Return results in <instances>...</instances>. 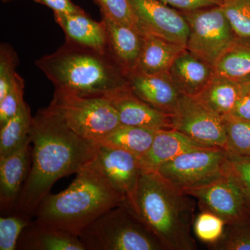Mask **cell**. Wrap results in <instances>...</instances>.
Masks as SVG:
<instances>
[{"mask_svg":"<svg viewBox=\"0 0 250 250\" xmlns=\"http://www.w3.org/2000/svg\"><path fill=\"white\" fill-rule=\"evenodd\" d=\"M29 137L31 169L12 213L33 220L59 179L77 174L94 160L97 144L74 132L50 105L33 117Z\"/></svg>","mask_w":250,"mask_h":250,"instance_id":"6da1fadb","label":"cell"},{"mask_svg":"<svg viewBox=\"0 0 250 250\" xmlns=\"http://www.w3.org/2000/svg\"><path fill=\"white\" fill-rule=\"evenodd\" d=\"M192 198L156 171H143L131 207L165 250H195Z\"/></svg>","mask_w":250,"mask_h":250,"instance_id":"7a4b0ae2","label":"cell"},{"mask_svg":"<svg viewBox=\"0 0 250 250\" xmlns=\"http://www.w3.org/2000/svg\"><path fill=\"white\" fill-rule=\"evenodd\" d=\"M55 90L84 98H111L129 88L127 77L109 54L65 41L36 62Z\"/></svg>","mask_w":250,"mask_h":250,"instance_id":"3957f363","label":"cell"},{"mask_svg":"<svg viewBox=\"0 0 250 250\" xmlns=\"http://www.w3.org/2000/svg\"><path fill=\"white\" fill-rule=\"evenodd\" d=\"M125 202V197L92 161L77 172L65 190L46 195L34 219L80 236L104 213Z\"/></svg>","mask_w":250,"mask_h":250,"instance_id":"277c9868","label":"cell"},{"mask_svg":"<svg viewBox=\"0 0 250 250\" xmlns=\"http://www.w3.org/2000/svg\"><path fill=\"white\" fill-rule=\"evenodd\" d=\"M79 237L85 250H165L127 202L104 213Z\"/></svg>","mask_w":250,"mask_h":250,"instance_id":"5b68a950","label":"cell"},{"mask_svg":"<svg viewBox=\"0 0 250 250\" xmlns=\"http://www.w3.org/2000/svg\"><path fill=\"white\" fill-rule=\"evenodd\" d=\"M49 105L74 132L94 142L121 125L108 98H84L55 90Z\"/></svg>","mask_w":250,"mask_h":250,"instance_id":"8992f818","label":"cell"},{"mask_svg":"<svg viewBox=\"0 0 250 250\" xmlns=\"http://www.w3.org/2000/svg\"><path fill=\"white\" fill-rule=\"evenodd\" d=\"M228 151L221 147L192 149L161 165L156 172L180 190L207 187L228 177Z\"/></svg>","mask_w":250,"mask_h":250,"instance_id":"52a82bcc","label":"cell"},{"mask_svg":"<svg viewBox=\"0 0 250 250\" xmlns=\"http://www.w3.org/2000/svg\"><path fill=\"white\" fill-rule=\"evenodd\" d=\"M181 12L190 29L187 49L215 67L237 37L223 8Z\"/></svg>","mask_w":250,"mask_h":250,"instance_id":"ba28073f","label":"cell"},{"mask_svg":"<svg viewBox=\"0 0 250 250\" xmlns=\"http://www.w3.org/2000/svg\"><path fill=\"white\" fill-rule=\"evenodd\" d=\"M171 120L174 129L195 142L225 149L226 133L223 118L206 107L195 97L181 94Z\"/></svg>","mask_w":250,"mask_h":250,"instance_id":"9c48e42d","label":"cell"},{"mask_svg":"<svg viewBox=\"0 0 250 250\" xmlns=\"http://www.w3.org/2000/svg\"><path fill=\"white\" fill-rule=\"evenodd\" d=\"M184 192L197 200L200 210L218 215L226 225L250 221V210L246 198L229 174L207 187Z\"/></svg>","mask_w":250,"mask_h":250,"instance_id":"30bf717a","label":"cell"},{"mask_svg":"<svg viewBox=\"0 0 250 250\" xmlns=\"http://www.w3.org/2000/svg\"><path fill=\"white\" fill-rule=\"evenodd\" d=\"M140 31L159 36L187 47L188 24L183 14L161 0H130Z\"/></svg>","mask_w":250,"mask_h":250,"instance_id":"8fae6325","label":"cell"},{"mask_svg":"<svg viewBox=\"0 0 250 250\" xmlns=\"http://www.w3.org/2000/svg\"><path fill=\"white\" fill-rule=\"evenodd\" d=\"M93 162L126 202L132 205L144 171L140 158L123 149L97 144Z\"/></svg>","mask_w":250,"mask_h":250,"instance_id":"7c38bea8","label":"cell"},{"mask_svg":"<svg viewBox=\"0 0 250 250\" xmlns=\"http://www.w3.org/2000/svg\"><path fill=\"white\" fill-rule=\"evenodd\" d=\"M30 137L9 155L0 159V210L1 215L14 211L31 166Z\"/></svg>","mask_w":250,"mask_h":250,"instance_id":"4fadbf2b","label":"cell"},{"mask_svg":"<svg viewBox=\"0 0 250 250\" xmlns=\"http://www.w3.org/2000/svg\"><path fill=\"white\" fill-rule=\"evenodd\" d=\"M127 79L130 90L136 97L171 116L181 93L168 72L153 75L133 72Z\"/></svg>","mask_w":250,"mask_h":250,"instance_id":"5bb4252c","label":"cell"},{"mask_svg":"<svg viewBox=\"0 0 250 250\" xmlns=\"http://www.w3.org/2000/svg\"><path fill=\"white\" fill-rule=\"evenodd\" d=\"M107 37L108 54L121 67L126 77L136 70L143 47V34L139 29L129 27L103 14Z\"/></svg>","mask_w":250,"mask_h":250,"instance_id":"9a60e30c","label":"cell"},{"mask_svg":"<svg viewBox=\"0 0 250 250\" xmlns=\"http://www.w3.org/2000/svg\"><path fill=\"white\" fill-rule=\"evenodd\" d=\"M108 100L116 110L121 125L154 130L173 129L170 116L145 103L130 88L118 92Z\"/></svg>","mask_w":250,"mask_h":250,"instance_id":"2e32d148","label":"cell"},{"mask_svg":"<svg viewBox=\"0 0 250 250\" xmlns=\"http://www.w3.org/2000/svg\"><path fill=\"white\" fill-rule=\"evenodd\" d=\"M179 91L195 97L215 75V67L187 48L179 54L168 70Z\"/></svg>","mask_w":250,"mask_h":250,"instance_id":"e0dca14e","label":"cell"},{"mask_svg":"<svg viewBox=\"0 0 250 250\" xmlns=\"http://www.w3.org/2000/svg\"><path fill=\"white\" fill-rule=\"evenodd\" d=\"M56 22L62 27L67 42L108 54L107 37L103 21L97 22L83 14L54 13Z\"/></svg>","mask_w":250,"mask_h":250,"instance_id":"ac0fdd59","label":"cell"},{"mask_svg":"<svg viewBox=\"0 0 250 250\" xmlns=\"http://www.w3.org/2000/svg\"><path fill=\"white\" fill-rule=\"evenodd\" d=\"M18 250H85L80 237L31 220L18 241Z\"/></svg>","mask_w":250,"mask_h":250,"instance_id":"d6986e66","label":"cell"},{"mask_svg":"<svg viewBox=\"0 0 250 250\" xmlns=\"http://www.w3.org/2000/svg\"><path fill=\"white\" fill-rule=\"evenodd\" d=\"M205 147H211L195 142L177 130L161 129L156 132L148 152L140 159L144 171H156L163 164L184 152Z\"/></svg>","mask_w":250,"mask_h":250,"instance_id":"ffe728a7","label":"cell"},{"mask_svg":"<svg viewBox=\"0 0 250 250\" xmlns=\"http://www.w3.org/2000/svg\"><path fill=\"white\" fill-rule=\"evenodd\" d=\"M143 47L134 72L153 75L168 72L174 61L187 47L159 36L141 31Z\"/></svg>","mask_w":250,"mask_h":250,"instance_id":"44dd1931","label":"cell"},{"mask_svg":"<svg viewBox=\"0 0 250 250\" xmlns=\"http://www.w3.org/2000/svg\"><path fill=\"white\" fill-rule=\"evenodd\" d=\"M242 93L239 82L215 74L195 98L206 107L224 118L229 114Z\"/></svg>","mask_w":250,"mask_h":250,"instance_id":"7402d4cb","label":"cell"},{"mask_svg":"<svg viewBox=\"0 0 250 250\" xmlns=\"http://www.w3.org/2000/svg\"><path fill=\"white\" fill-rule=\"evenodd\" d=\"M157 131L159 130L121 125L95 143L123 149L141 159L152 146Z\"/></svg>","mask_w":250,"mask_h":250,"instance_id":"603a6c76","label":"cell"},{"mask_svg":"<svg viewBox=\"0 0 250 250\" xmlns=\"http://www.w3.org/2000/svg\"><path fill=\"white\" fill-rule=\"evenodd\" d=\"M215 74L243 82L250 80V39L237 37L219 59Z\"/></svg>","mask_w":250,"mask_h":250,"instance_id":"cb8c5ba5","label":"cell"},{"mask_svg":"<svg viewBox=\"0 0 250 250\" xmlns=\"http://www.w3.org/2000/svg\"><path fill=\"white\" fill-rule=\"evenodd\" d=\"M33 117L25 101L19 111L0 126V159L9 155L29 139Z\"/></svg>","mask_w":250,"mask_h":250,"instance_id":"d4e9b609","label":"cell"},{"mask_svg":"<svg viewBox=\"0 0 250 250\" xmlns=\"http://www.w3.org/2000/svg\"><path fill=\"white\" fill-rule=\"evenodd\" d=\"M226 133L225 149L233 155L250 158V122L223 118Z\"/></svg>","mask_w":250,"mask_h":250,"instance_id":"484cf974","label":"cell"},{"mask_svg":"<svg viewBox=\"0 0 250 250\" xmlns=\"http://www.w3.org/2000/svg\"><path fill=\"white\" fill-rule=\"evenodd\" d=\"M208 249L250 250V221L225 225L223 236Z\"/></svg>","mask_w":250,"mask_h":250,"instance_id":"4316f807","label":"cell"},{"mask_svg":"<svg viewBox=\"0 0 250 250\" xmlns=\"http://www.w3.org/2000/svg\"><path fill=\"white\" fill-rule=\"evenodd\" d=\"M222 8L236 36L250 39V0H225Z\"/></svg>","mask_w":250,"mask_h":250,"instance_id":"83f0119b","label":"cell"},{"mask_svg":"<svg viewBox=\"0 0 250 250\" xmlns=\"http://www.w3.org/2000/svg\"><path fill=\"white\" fill-rule=\"evenodd\" d=\"M225 225V221L218 215L201 210L194 220L193 230L200 241L210 246L223 236Z\"/></svg>","mask_w":250,"mask_h":250,"instance_id":"f1b7e54d","label":"cell"},{"mask_svg":"<svg viewBox=\"0 0 250 250\" xmlns=\"http://www.w3.org/2000/svg\"><path fill=\"white\" fill-rule=\"evenodd\" d=\"M31 220L17 213L1 215L0 218V250H17L20 236Z\"/></svg>","mask_w":250,"mask_h":250,"instance_id":"f546056e","label":"cell"},{"mask_svg":"<svg viewBox=\"0 0 250 250\" xmlns=\"http://www.w3.org/2000/svg\"><path fill=\"white\" fill-rule=\"evenodd\" d=\"M19 59L12 46L6 42L0 45V100L9 93L16 78Z\"/></svg>","mask_w":250,"mask_h":250,"instance_id":"4dcf8cb0","label":"cell"},{"mask_svg":"<svg viewBox=\"0 0 250 250\" xmlns=\"http://www.w3.org/2000/svg\"><path fill=\"white\" fill-rule=\"evenodd\" d=\"M106 15L116 22L139 29V21L130 0H95ZM140 30V29H139Z\"/></svg>","mask_w":250,"mask_h":250,"instance_id":"1f68e13d","label":"cell"},{"mask_svg":"<svg viewBox=\"0 0 250 250\" xmlns=\"http://www.w3.org/2000/svg\"><path fill=\"white\" fill-rule=\"evenodd\" d=\"M24 79L19 74H16L9 93L0 100V126L13 118L25 101L24 100Z\"/></svg>","mask_w":250,"mask_h":250,"instance_id":"d6a6232c","label":"cell"},{"mask_svg":"<svg viewBox=\"0 0 250 250\" xmlns=\"http://www.w3.org/2000/svg\"><path fill=\"white\" fill-rule=\"evenodd\" d=\"M228 155L229 174L239 186L250 210V158L241 157L229 152Z\"/></svg>","mask_w":250,"mask_h":250,"instance_id":"836d02e7","label":"cell"},{"mask_svg":"<svg viewBox=\"0 0 250 250\" xmlns=\"http://www.w3.org/2000/svg\"><path fill=\"white\" fill-rule=\"evenodd\" d=\"M166 4L180 11H192L222 6L225 0H161Z\"/></svg>","mask_w":250,"mask_h":250,"instance_id":"e575fe53","label":"cell"},{"mask_svg":"<svg viewBox=\"0 0 250 250\" xmlns=\"http://www.w3.org/2000/svg\"><path fill=\"white\" fill-rule=\"evenodd\" d=\"M39 4L45 5L53 10L54 13L74 14H83L85 11L71 0H33Z\"/></svg>","mask_w":250,"mask_h":250,"instance_id":"d590c367","label":"cell"},{"mask_svg":"<svg viewBox=\"0 0 250 250\" xmlns=\"http://www.w3.org/2000/svg\"><path fill=\"white\" fill-rule=\"evenodd\" d=\"M226 117L250 122V93L243 92L232 110Z\"/></svg>","mask_w":250,"mask_h":250,"instance_id":"8d00e7d4","label":"cell"},{"mask_svg":"<svg viewBox=\"0 0 250 250\" xmlns=\"http://www.w3.org/2000/svg\"><path fill=\"white\" fill-rule=\"evenodd\" d=\"M241 85L242 90L244 93H250V80L239 82Z\"/></svg>","mask_w":250,"mask_h":250,"instance_id":"74e56055","label":"cell"},{"mask_svg":"<svg viewBox=\"0 0 250 250\" xmlns=\"http://www.w3.org/2000/svg\"><path fill=\"white\" fill-rule=\"evenodd\" d=\"M3 3L10 2V1H13V0H1Z\"/></svg>","mask_w":250,"mask_h":250,"instance_id":"f35d334b","label":"cell"}]
</instances>
